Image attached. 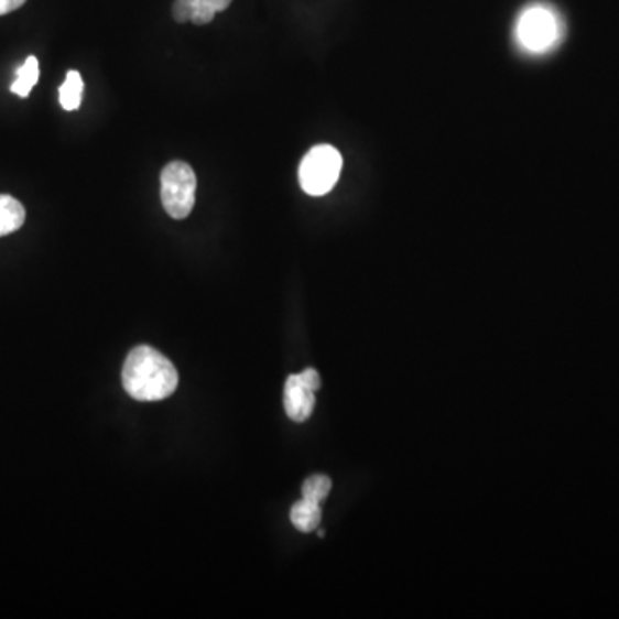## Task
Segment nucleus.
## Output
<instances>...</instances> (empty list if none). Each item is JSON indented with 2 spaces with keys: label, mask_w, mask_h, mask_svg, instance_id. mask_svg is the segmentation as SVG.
<instances>
[{
  "label": "nucleus",
  "mask_w": 619,
  "mask_h": 619,
  "mask_svg": "<svg viewBox=\"0 0 619 619\" xmlns=\"http://www.w3.org/2000/svg\"><path fill=\"white\" fill-rule=\"evenodd\" d=\"M180 384L174 365L158 349L138 346L131 349L122 367V385L137 401H162Z\"/></svg>",
  "instance_id": "obj_1"
},
{
  "label": "nucleus",
  "mask_w": 619,
  "mask_h": 619,
  "mask_svg": "<svg viewBox=\"0 0 619 619\" xmlns=\"http://www.w3.org/2000/svg\"><path fill=\"white\" fill-rule=\"evenodd\" d=\"M517 39L525 51L544 54L560 44L563 24L553 9L532 6L518 20Z\"/></svg>",
  "instance_id": "obj_2"
},
{
  "label": "nucleus",
  "mask_w": 619,
  "mask_h": 619,
  "mask_svg": "<svg viewBox=\"0 0 619 619\" xmlns=\"http://www.w3.org/2000/svg\"><path fill=\"white\" fill-rule=\"evenodd\" d=\"M196 176L192 165L174 161L161 173V200L173 219H186L195 207Z\"/></svg>",
  "instance_id": "obj_3"
},
{
  "label": "nucleus",
  "mask_w": 619,
  "mask_h": 619,
  "mask_svg": "<svg viewBox=\"0 0 619 619\" xmlns=\"http://www.w3.org/2000/svg\"><path fill=\"white\" fill-rule=\"evenodd\" d=\"M341 169V153L334 146H314L300 164V185L310 196L327 195L336 186Z\"/></svg>",
  "instance_id": "obj_4"
},
{
  "label": "nucleus",
  "mask_w": 619,
  "mask_h": 619,
  "mask_svg": "<svg viewBox=\"0 0 619 619\" xmlns=\"http://www.w3.org/2000/svg\"><path fill=\"white\" fill-rule=\"evenodd\" d=\"M315 406V389L310 388L302 373L290 376L284 384V410L293 422H305Z\"/></svg>",
  "instance_id": "obj_5"
},
{
  "label": "nucleus",
  "mask_w": 619,
  "mask_h": 619,
  "mask_svg": "<svg viewBox=\"0 0 619 619\" xmlns=\"http://www.w3.org/2000/svg\"><path fill=\"white\" fill-rule=\"evenodd\" d=\"M26 219L23 205L9 195H0V236L18 231Z\"/></svg>",
  "instance_id": "obj_6"
},
{
  "label": "nucleus",
  "mask_w": 619,
  "mask_h": 619,
  "mask_svg": "<svg viewBox=\"0 0 619 619\" xmlns=\"http://www.w3.org/2000/svg\"><path fill=\"white\" fill-rule=\"evenodd\" d=\"M321 502L303 499L291 508V522L300 532H314L321 525Z\"/></svg>",
  "instance_id": "obj_7"
},
{
  "label": "nucleus",
  "mask_w": 619,
  "mask_h": 619,
  "mask_svg": "<svg viewBox=\"0 0 619 619\" xmlns=\"http://www.w3.org/2000/svg\"><path fill=\"white\" fill-rule=\"evenodd\" d=\"M40 67L35 55H30L26 63L18 69L17 82L12 83L11 91L18 97L26 98L32 94L33 87L39 82Z\"/></svg>",
  "instance_id": "obj_8"
},
{
  "label": "nucleus",
  "mask_w": 619,
  "mask_h": 619,
  "mask_svg": "<svg viewBox=\"0 0 619 619\" xmlns=\"http://www.w3.org/2000/svg\"><path fill=\"white\" fill-rule=\"evenodd\" d=\"M83 78L78 72H69L64 79L63 87L59 88V102L64 110H76L82 106Z\"/></svg>",
  "instance_id": "obj_9"
},
{
  "label": "nucleus",
  "mask_w": 619,
  "mask_h": 619,
  "mask_svg": "<svg viewBox=\"0 0 619 619\" xmlns=\"http://www.w3.org/2000/svg\"><path fill=\"white\" fill-rule=\"evenodd\" d=\"M330 487H333V482H330V478L327 475H312L303 482V499L322 502L329 496Z\"/></svg>",
  "instance_id": "obj_10"
},
{
  "label": "nucleus",
  "mask_w": 619,
  "mask_h": 619,
  "mask_svg": "<svg viewBox=\"0 0 619 619\" xmlns=\"http://www.w3.org/2000/svg\"><path fill=\"white\" fill-rule=\"evenodd\" d=\"M200 4V0H174L173 18L177 23H186L192 21L193 12L196 6Z\"/></svg>",
  "instance_id": "obj_11"
},
{
  "label": "nucleus",
  "mask_w": 619,
  "mask_h": 619,
  "mask_svg": "<svg viewBox=\"0 0 619 619\" xmlns=\"http://www.w3.org/2000/svg\"><path fill=\"white\" fill-rule=\"evenodd\" d=\"M24 2H26V0H0V17L17 11L21 6H24Z\"/></svg>",
  "instance_id": "obj_12"
},
{
  "label": "nucleus",
  "mask_w": 619,
  "mask_h": 619,
  "mask_svg": "<svg viewBox=\"0 0 619 619\" xmlns=\"http://www.w3.org/2000/svg\"><path fill=\"white\" fill-rule=\"evenodd\" d=\"M216 12L226 11L231 6L232 0H205Z\"/></svg>",
  "instance_id": "obj_13"
}]
</instances>
